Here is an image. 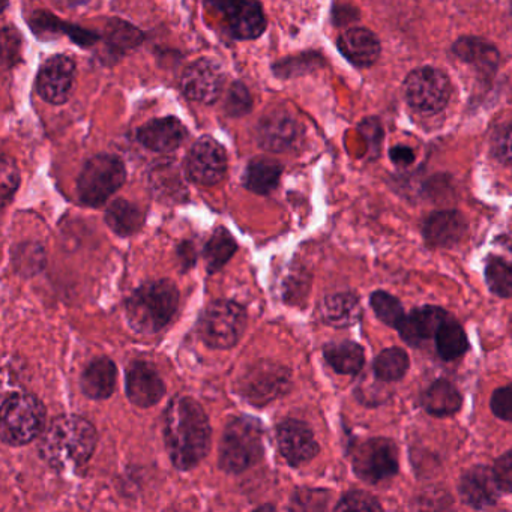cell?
<instances>
[{
    "label": "cell",
    "instance_id": "f35d334b",
    "mask_svg": "<svg viewBox=\"0 0 512 512\" xmlns=\"http://www.w3.org/2000/svg\"><path fill=\"white\" fill-rule=\"evenodd\" d=\"M0 193H2V205L10 203L20 185V173L16 163L10 157L2 158V170H0Z\"/></svg>",
    "mask_w": 512,
    "mask_h": 512
},
{
    "label": "cell",
    "instance_id": "d4e9b609",
    "mask_svg": "<svg viewBox=\"0 0 512 512\" xmlns=\"http://www.w3.org/2000/svg\"><path fill=\"white\" fill-rule=\"evenodd\" d=\"M320 316L323 322L334 328H347L361 319V302L353 293H337V295L328 296L320 305Z\"/></svg>",
    "mask_w": 512,
    "mask_h": 512
},
{
    "label": "cell",
    "instance_id": "6da1fadb",
    "mask_svg": "<svg viewBox=\"0 0 512 512\" xmlns=\"http://www.w3.org/2000/svg\"><path fill=\"white\" fill-rule=\"evenodd\" d=\"M164 436L167 451L178 469L197 466L211 446V425L202 406L193 398H175L167 407Z\"/></svg>",
    "mask_w": 512,
    "mask_h": 512
},
{
    "label": "cell",
    "instance_id": "8fae6325",
    "mask_svg": "<svg viewBox=\"0 0 512 512\" xmlns=\"http://www.w3.org/2000/svg\"><path fill=\"white\" fill-rule=\"evenodd\" d=\"M227 172V155L223 146L212 137H200L187 158V173L191 181L205 187L220 184Z\"/></svg>",
    "mask_w": 512,
    "mask_h": 512
},
{
    "label": "cell",
    "instance_id": "52a82bcc",
    "mask_svg": "<svg viewBox=\"0 0 512 512\" xmlns=\"http://www.w3.org/2000/svg\"><path fill=\"white\" fill-rule=\"evenodd\" d=\"M245 326L247 313L241 305L232 301L212 302L200 320V337L209 347L230 349L241 340Z\"/></svg>",
    "mask_w": 512,
    "mask_h": 512
},
{
    "label": "cell",
    "instance_id": "e575fe53",
    "mask_svg": "<svg viewBox=\"0 0 512 512\" xmlns=\"http://www.w3.org/2000/svg\"><path fill=\"white\" fill-rule=\"evenodd\" d=\"M488 289L500 298H512V262L502 257H490L485 266Z\"/></svg>",
    "mask_w": 512,
    "mask_h": 512
},
{
    "label": "cell",
    "instance_id": "2e32d148",
    "mask_svg": "<svg viewBox=\"0 0 512 512\" xmlns=\"http://www.w3.org/2000/svg\"><path fill=\"white\" fill-rule=\"evenodd\" d=\"M277 442L281 455L293 466L307 463L319 454V443L313 431L296 419H287L278 425Z\"/></svg>",
    "mask_w": 512,
    "mask_h": 512
},
{
    "label": "cell",
    "instance_id": "484cf974",
    "mask_svg": "<svg viewBox=\"0 0 512 512\" xmlns=\"http://www.w3.org/2000/svg\"><path fill=\"white\" fill-rule=\"evenodd\" d=\"M454 55L466 64L473 65L484 74H494L499 67V52L481 38L466 37L458 40L452 49Z\"/></svg>",
    "mask_w": 512,
    "mask_h": 512
},
{
    "label": "cell",
    "instance_id": "7bdbcfd3",
    "mask_svg": "<svg viewBox=\"0 0 512 512\" xmlns=\"http://www.w3.org/2000/svg\"><path fill=\"white\" fill-rule=\"evenodd\" d=\"M22 256L17 257L16 263L19 271H22L23 274H35L38 271V268L43 265L44 260L40 254H43L40 247H23L20 250Z\"/></svg>",
    "mask_w": 512,
    "mask_h": 512
},
{
    "label": "cell",
    "instance_id": "7c38bea8",
    "mask_svg": "<svg viewBox=\"0 0 512 512\" xmlns=\"http://www.w3.org/2000/svg\"><path fill=\"white\" fill-rule=\"evenodd\" d=\"M226 74L217 62L199 59L182 74L181 88L188 100L212 104L223 92Z\"/></svg>",
    "mask_w": 512,
    "mask_h": 512
},
{
    "label": "cell",
    "instance_id": "d590c367",
    "mask_svg": "<svg viewBox=\"0 0 512 512\" xmlns=\"http://www.w3.org/2000/svg\"><path fill=\"white\" fill-rule=\"evenodd\" d=\"M370 304L379 320L391 328L397 329L406 317L401 302L391 293L383 292V290H377L371 295Z\"/></svg>",
    "mask_w": 512,
    "mask_h": 512
},
{
    "label": "cell",
    "instance_id": "ee69618b",
    "mask_svg": "<svg viewBox=\"0 0 512 512\" xmlns=\"http://www.w3.org/2000/svg\"><path fill=\"white\" fill-rule=\"evenodd\" d=\"M389 157L394 161L397 166H409V164L413 163L415 160V154H413L412 149L407 148V146H395V148L391 149L389 152Z\"/></svg>",
    "mask_w": 512,
    "mask_h": 512
},
{
    "label": "cell",
    "instance_id": "30bf717a",
    "mask_svg": "<svg viewBox=\"0 0 512 512\" xmlns=\"http://www.w3.org/2000/svg\"><path fill=\"white\" fill-rule=\"evenodd\" d=\"M221 14L235 40H257L266 29V17L257 0H206Z\"/></svg>",
    "mask_w": 512,
    "mask_h": 512
},
{
    "label": "cell",
    "instance_id": "9c48e42d",
    "mask_svg": "<svg viewBox=\"0 0 512 512\" xmlns=\"http://www.w3.org/2000/svg\"><path fill=\"white\" fill-rule=\"evenodd\" d=\"M353 470L362 481L379 484L398 472V449L391 439L376 437L356 446Z\"/></svg>",
    "mask_w": 512,
    "mask_h": 512
},
{
    "label": "cell",
    "instance_id": "4fadbf2b",
    "mask_svg": "<svg viewBox=\"0 0 512 512\" xmlns=\"http://www.w3.org/2000/svg\"><path fill=\"white\" fill-rule=\"evenodd\" d=\"M76 80V62L64 55L47 59L37 79L38 95L46 103L59 106L67 103Z\"/></svg>",
    "mask_w": 512,
    "mask_h": 512
},
{
    "label": "cell",
    "instance_id": "83f0119b",
    "mask_svg": "<svg viewBox=\"0 0 512 512\" xmlns=\"http://www.w3.org/2000/svg\"><path fill=\"white\" fill-rule=\"evenodd\" d=\"M283 167L271 158H254L244 173V185L253 193L266 196L278 187Z\"/></svg>",
    "mask_w": 512,
    "mask_h": 512
},
{
    "label": "cell",
    "instance_id": "ffe728a7",
    "mask_svg": "<svg viewBox=\"0 0 512 512\" xmlns=\"http://www.w3.org/2000/svg\"><path fill=\"white\" fill-rule=\"evenodd\" d=\"M466 218L458 211H439L425 220L422 233L425 242L433 248H449L460 244L467 235Z\"/></svg>",
    "mask_w": 512,
    "mask_h": 512
},
{
    "label": "cell",
    "instance_id": "d6986e66",
    "mask_svg": "<svg viewBox=\"0 0 512 512\" xmlns=\"http://www.w3.org/2000/svg\"><path fill=\"white\" fill-rule=\"evenodd\" d=\"M188 131L178 118L154 119L137 131V140L149 151L170 154L187 139Z\"/></svg>",
    "mask_w": 512,
    "mask_h": 512
},
{
    "label": "cell",
    "instance_id": "60d3db41",
    "mask_svg": "<svg viewBox=\"0 0 512 512\" xmlns=\"http://www.w3.org/2000/svg\"><path fill=\"white\" fill-rule=\"evenodd\" d=\"M491 410L497 418L512 422V383L494 392L491 397Z\"/></svg>",
    "mask_w": 512,
    "mask_h": 512
},
{
    "label": "cell",
    "instance_id": "7402d4cb",
    "mask_svg": "<svg viewBox=\"0 0 512 512\" xmlns=\"http://www.w3.org/2000/svg\"><path fill=\"white\" fill-rule=\"evenodd\" d=\"M338 49L356 67H370L380 56V43L373 32L353 28L338 38Z\"/></svg>",
    "mask_w": 512,
    "mask_h": 512
},
{
    "label": "cell",
    "instance_id": "44dd1931",
    "mask_svg": "<svg viewBox=\"0 0 512 512\" xmlns=\"http://www.w3.org/2000/svg\"><path fill=\"white\" fill-rule=\"evenodd\" d=\"M446 319H449V314L445 310L425 305L406 314L397 331L409 346L419 347L431 337H436L437 331Z\"/></svg>",
    "mask_w": 512,
    "mask_h": 512
},
{
    "label": "cell",
    "instance_id": "7a4b0ae2",
    "mask_svg": "<svg viewBox=\"0 0 512 512\" xmlns=\"http://www.w3.org/2000/svg\"><path fill=\"white\" fill-rule=\"evenodd\" d=\"M97 446V431L80 416H59L50 424L40 443V454L55 469H76L91 460Z\"/></svg>",
    "mask_w": 512,
    "mask_h": 512
},
{
    "label": "cell",
    "instance_id": "b9f144b4",
    "mask_svg": "<svg viewBox=\"0 0 512 512\" xmlns=\"http://www.w3.org/2000/svg\"><path fill=\"white\" fill-rule=\"evenodd\" d=\"M494 478L503 493H512V451L497 458L493 466Z\"/></svg>",
    "mask_w": 512,
    "mask_h": 512
},
{
    "label": "cell",
    "instance_id": "277c9868",
    "mask_svg": "<svg viewBox=\"0 0 512 512\" xmlns=\"http://www.w3.org/2000/svg\"><path fill=\"white\" fill-rule=\"evenodd\" d=\"M263 430L256 419H233L224 430L220 445V466L227 473H241L262 460Z\"/></svg>",
    "mask_w": 512,
    "mask_h": 512
},
{
    "label": "cell",
    "instance_id": "d6a6232c",
    "mask_svg": "<svg viewBox=\"0 0 512 512\" xmlns=\"http://www.w3.org/2000/svg\"><path fill=\"white\" fill-rule=\"evenodd\" d=\"M409 355L400 347H391L379 353L374 359L373 370L377 379L383 382H397L409 371Z\"/></svg>",
    "mask_w": 512,
    "mask_h": 512
},
{
    "label": "cell",
    "instance_id": "ac0fdd59",
    "mask_svg": "<svg viewBox=\"0 0 512 512\" xmlns=\"http://www.w3.org/2000/svg\"><path fill=\"white\" fill-rule=\"evenodd\" d=\"M500 488L494 478L493 469L476 466L467 470L460 479L458 493L461 500L470 508L487 509L496 505L500 496Z\"/></svg>",
    "mask_w": 512,
    "mask_h": 512
},
{
    "label": "cell",
    "instance_id": "f6af8a7d",
    "mask_svg": "<svg viewBox=\"0 0 512 512\" xmlns=\"http://www.w3.org/2000/svg\"><path fill=\"white\" fill-rule=\"evenodd\" d=\"M511 337H512V320H511Z\"/></svg>",
    "mask_w": 512,
    "mask_h": 512
},
{
    "label": "cell",
    "instance_id": "ba28073f",
    "mask_svg": "<svg viewBox=\"0 0 512 512\" xmlns=\"http://www.w3.org/2000/svg\"><path fill=\"white\" fill-rule=\"evenodd\" d=\"M404 95L416 112L433 115L445 109L451 97V85L442 71L431 67L418 68L407 76Z\"/></svg>",
    "mask_w": 512,
    "mask_h": 512
},
{
    "label": "cell",
    "instance_id": "f546056e",
    "mask_svg": "<svg viewBox=\"0 0 512 512\" xmlns=\"http://www.w3.org/2000/svg\"><path fill=\"white\" fill-rule=\"evenodd\" d=\"M326 362L340 374H356L365 364L364 349L353 341L328 344L323 350Z\"/></svg>",
    "mask_w": 512,
    "mask_h": 512
},
{
    "label": "cell",
    "instance_id": "cb8c5ba5",
    "mask_svg": "<svg viewBox=\"0 0 512 512\" xmlns=\"http://www.w3.org/2000/svg\"><path fill=\"white\" fill-rule=\"evenodd\" d=\"M118 370L109 358H98L82 374V391L92 400H106L115 392Z\"/></svg>",
    "mask_w": 512,
    "mask_h": 512
},
{
    "label": "cell",
    "instance_id": "3957f363",
    "mask_svg": "<svg viewBox=\"0 0 512 512\" xmlns=\"http://www.w3.org/2000/svg\"><path fill=\"white\" fill-rule=\"evenodd\" d=\"M178 305L179 292L172 281H151L140 286L128 299V322L134 331L155 334L169 325Z\"/></svg>",
    "mask_w": 512,
    "mask_h": 512
},
{
    "label": "cell",
    "instance_id": "f1b7e54d",
    "mask_svg": "<svg viewBox=\"0 0 512 512\" xmlns=\"http://www.w3.org/2000/svg\"><path fill=\"white\" fill-rule=\"evenodd\" d=\"M106 221L116 235L130 236L142 229L145 224V214L134 203L119 199L107 209Z\"/></svg>",
    "mask_w": 512,
    "mask_h": 512
},
{
    "label": "cell",
    "instance_id": "5bb4252c",
    "mask_svg": "<svg viewBox=\"0 0 512 512\" xmlns=\"http://www.w3.org/2000/svg\"><path fill=\"white\" fill-rule=\"evenodd\" d=\"M289 383L290 373L286 368L265 362L242 377L241 392L253 403H269L286 394Z\"/></svg>",
    "mask_w": 512,
    "mask_h": 512
},
{
    "label": "cell",
    "instance_id": "5b68a950",
    "mask_svg": "<svg viewBox=\"0 0 512 512\" xmlns=\"http://www.w3.org/2000/svg\"><path fill=\"white\" fill-rule=\"evenodd\" d=\"M46 425V410L34 395L11 392L2 406L0 433L2 440L11 446L26 445L40 436Z\"/></svg>",
    "mask_w": 512,
    "mask_h": 512
},
{
    "label": "cell",
    "instance_id": "8992f818",
    "mask_svg": "<svg viewBox=\"0 0 512 512\" xmlns=\"http://www.w3.org/2000/svg\"><path fill=\"white\" fill-rule=\"evenodd\" d=\"M127 179L124 161L112 154L92 157L77 179V194L83 205L98 208L104 205Z\"/></svg>",
    "mask_w": 512,
    "mask_h": 512
},
{
    "label": "cell",
    "instance_id": "1f68e13d",
    "mask_svg": "<svg viewBox=\"0 0 512 512\" xmlns=\"http://www.w3.org/2000/svg\"><path fill=\"white\" fill-rule=\"evenodd\" d=\"M436 349L440 358L445 361H454L460 358L469 349V340L460 323L451 317L443 322L436 334Z\"/></svg>",
    "mask_w": 512,
    "mask_h": 512
},
{
    "label": "cell",
    "instance_id": "ab89813d",
    "mask_svg": "<svg viewBox=\"0 0 512 512\" xmlns=\"http://www.w3.org/2000/svg\"><path fill=\"white\" fill-rule=\"evenodd\" d=\"M493 154L500 163L512 166V121L500 127L494 134Z\"/></svg>",
    "mask_w": 512,
    "mask_h": 512
},
{
    "label": "cell",
    "instance_id": "e0dca14e",
    "mask_svg": "<svg viewBox=\"0 0 512 512\" xmlns=\"http://www.w3.org/2000/svg\"><path fill=\"white\" fill-rule=\"evenodd\" d=\"M125 389L131 403L139 407H151L166 395V385L154 365L134 362L125 376Z\"/></svg>",
    "mask_w": 512,
    "mask_h": 512
},
{
    "label": "cell",
    "instance_id": "bcb514c9",
    "mask_svg": "<svg viewBox=\"0 0 512 512\" xmlns=\"http://www.w3.org/2000/svg\"><path fill=\"white\" fill-rule=\"evenodd\" d=\"M511 14H512V4H511Z\"/></svg>",
    "mask_w": 512,
    "mask_h": 512
},
{
    "label": "cell",
    "instance_id": "4dcf8cb0",
    "mask_svg": "<svg viewBox=\"0 0 512 512\" xmlns=\"http://www.w3.org/2000/svg\"><path fill=\"white\" fill-rule=\"evenodd\" d=\"M143 40H145V35L140 29L121 19L110 20L106 29V37H104L110 55H115L116 58L136 49L143 43Z\"/></svg>",
    "mask_w": 512,
    "mask_h": 512
},
{
    "label": "cell",
    "instance_id": "9a60e30c",
    "mask_svg": "<svg viewBox=\"0 0 512 512\" xmlns=\"http://www.w3.org/2000/svg\"><path fill=\"white\" fill-rule=\"evenodd\" d=\"M301 127L286 110H271L257 125V142L269 152L289 151L298 142Z\"/></svg>",
    "mask_w": 512,
    "mask_h": 512
},
{
    "label": "cell",
    "instance_id": "74e56055",
    "mask_svg": "<svg viewBox=\"0 0 512 512\" xmlns=\"http://www.w3.org/2000/svg\"><path fill=\"white\" fill-rule=\"evenodd\" d=\"M335 511H383L376 497L365 491H350L335 505Z\"/></svg>",
    "mask_w": 512,
    "mask_h": 512
},
{
    "label": "cell",
    "instance_id": "4316f807",
    "mask_svg": "<svg viewBox=\"0 0 512 512\" xmlns=\"http://www.w3.org/2000/svg\"><path fill=\"white\" fill-rule=\"evenodd\" d=\"M422 404L430 415L443 418L455 415L461 409L463 398L454 383L440 379L428 386L422 395Z\"/></svg>",
    "mask_w": 512,
    "mask_h": 512
},
{
    "label": "cell",
    "instance_id": "603a6c76",
    "mask_svg": "<svg viewBox=\"0 0 512 512\" xmlns=\"http://www.w3.org/2000/svg\"><path fill=\"white\" fill-rule=\"evenodd\" d=\"M29 23H31L32 31L40 37L67 35L71 41H74L80 47H92L100 41V35L95 34V32L59 20L58 17L53 16L52 13H46V11L34 13Z\"/></svg>",
    "mask_w": 512,
    "mask_h": 512
},
{
    "label": "cell",
    "instance_id": "8d00e7d4",
    "mask_svg": "<svg viewBox=\"0 0 512 512\" xmlns=\"http://www.w3.org/2000/svg\"><path fill=\"white\" fill-rule=\"evenodd\" d=\"M253 109V100L250 92L242 83L236 82L230 86L229 94L226 100V113L232 118H241V116L250 113Z\"/></svg>",
    "mask_w": 512,
    "mask_h": 512
},
{
    "label": "cell",
    "instance_id": "836d02e7",
    "mask_svg": "<svg viewBox=\"0 0 512 512\" xmlns=\"http://www.w3.org/2000/svg\"><path fill=\"white\" fill-rule=\"evenodd\" d=\"M238 250L233 236L226 229H217L205 247L206 268L209 274L220 271Z\"/></svg>",
    "mask_w": 512,
    "mask_h": 512
}]
</instances>
